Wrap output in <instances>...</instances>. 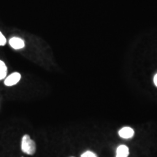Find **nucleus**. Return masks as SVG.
<instances>
[{
    "mask_svg": "<svg viewBox=\"0 0 157 157\" xmlns=\"http://www.w3.org/2000/svg\"><path fill=\"white\" fill-rule=\"evenodd\" d=\"M154 82L155 85H156V87H157V74L154 76Z\"/></svg>",
    "mask_w": 157,
    "mask_h": 157,
    "instance_id": "nucleus-9",
    "label": "nucleus"
},
{
    "mask_svg": "<svg viewBox=\"0 0 157 157\" xmlns=\"http://www.w3.org/2000/svg\"><path fill=\"white\" fill-rule=\"evenodd\" d=\"M135 132L132 128L129 127H122L119 131V135L123 139H130L134 136Z\"/></svg>",
    "mask_w": 157,
    "mask_h": 157,
    "instance_id": "nucleus-3",
    "label": "nucleus"
},
{
    "mask_svg": "<svg viewBox=\"0 0 157 157\" xmlns=\"http://www.w3.org/2000/svg\"><path fill=\"white\" fill-rule=\"evenodd\" d=\"M6 44V39L4 35L0 32V46H4Z\"/></svg>",
    "mask_w": 157,
    "mask_h": 157,
    "instance_id": "nucleus-8",
    "label": "nucleus"
},
{
    "mask_svg": "<svg viewBox=\"0 0 157 157\" xmlns=\"http://www.w3.org/2000/svg\"><path fill=\"white\" fill-rule=\"evenodd\" d=\"M10 44L13 49L15 50H19L24 48L25 43L22 39L18 38V37H13L10 40Z\"/></svg>",
    "mask_w": 157,
    "mask_h": 157,
    "instance_id": "nucleus-4",
    "label": "nucleus"
},
{
    "mask_svg": "<svg viewBox=\"0 0 157 157\" xmlns=\"http://www.w3.org/2000/svg\"><path fill=\"white\" fill-rule=\"evenodd\" d=\"M21 77V74L17 73V72H15V73L10 74V75L5 78V84L6 86H8V87L15 85V84H16L20 81Z\"/></svg>",
    "mask_w": 157,
    "mask_h": 157,
    "instance_id": "nucleus-2",
    "label": "nucleus"
},
{
    "mask_svg": "<svg viewBox=\"0 0 157 157\" xmlns=\"http://www.w3.org/2000/svg\"><path fill=\"white\" fill-rule=\"evenodd\" d=\"M116 157H117V156H116Z\"/></svg>",
    "mask_w": 157,
    "mask_h": 157,
    "instance_id": "nucleus-10",
    "label": "nucleus"
},
{
    "mask_svg": "<svg viewBox=\"0 0 157 157\" xmlns=\"http://www.w3.org/2000/svg\"><path fill=\"white\" fill-rule=\"evenodd\" d=\"M7 66L5 63L0 60V80L3 79L7 75Z\"/></svg>",
    "mask_w": 157,
    "mask_h": 157,
    "instance_id": "nucleus-6",
    "label": "nucleus"
},
{
    "mask_svg": "<svg viewBox=\"0 0 157 157\" xmlns=\"http://www.w3.org/2000/svg\"><path fill=\"white\" fill-rule=\"evenodd\" d=\"M129 154V150L128 147L125 145H121L117 149V157H127Z\"/></svg>",
    "mask_w": 157,
    "mask_h": 157,
    "instance_id": "nucleus-5",
    "label": "nucleus"
},
{
    "mask_svg": "<svg viewBox=\"0 0 157 157\" xmlns=\"http://www.w3.org/2000/svg\"><path fill=\"white\" fill-rule=\"evenodd\" d=\"M81 157H97V155H96L95 153L90 151H87L84 152V154H82Z\"/></svg>",
    "mask_w": 157,
    "mask_h": 157,
    "instance_id": "nucleus-7",
    "label": "nucleus"
},
{
    "mask_svg": "<svg viewBox=\"0 0 157 157\" xmlns=\"http://www.w3.org/2000/svg\"><path fill=\"white\" fill-rule=\"evenodd\" d=\"M21 150L28 155H34L36 152V144L29 135H23L21 140Z\"/></svg>",
    "mask_w": 157,
    "mask_h": 157,
    "instance_id": "nucleus-1",
    "label": "nucleus"
}]
</instances>
